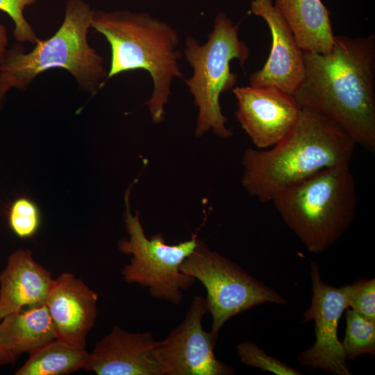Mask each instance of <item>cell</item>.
Listing matches in <instances>:
<instances>
[{"label": "cell", "mask_w": 375, "mask_h": 375, "mask_svg": "<svg viewBox=\"0 0 375 375\" xmlns=\"http://www.w3.org/2000/svg\"><path fill=\"white\" fill-rule=\"evenodd\" d=\"M237 100L235 116L256 147L270 148L293 128L301 107L292 94L274 87H234Z\"/></svg>", "instance_id": "cell-11"}, {"label": "cell", "mask_w": 375, "mask_h": 375, "mask_svg": "<svg viewBox=\"0 0 375 375\" xmlns=\"http://www.w3.org/2000/svg\"><path fill=\"white\" fill-rule=\"evenodd\" d=\"M180 270L206 288V306L212 319L210 331L217 338L224 324L238 314L265 303L287 304L278 292L199 239Z\"/></svg>", "instance_id": "cell-8"}, {"label": "cell", "mask_w": 375, "mask_h": 375, "mask_svg": "<svg viewBox=\"0 0 375 375\" xmlns=\"http://www.w3.org/2000/svg\"><path fill=\"white\" fill-rule=\"evenodd\" d=\"M9 37L6 26L0 23V62H1L7 49Z\"/></svg>", "instance_id": "cell-25"}, {"label": "cell", "mask_w": 375, "mask_h": 375, "mask_svg": "<svg viewBox=\"0 0 375 375\" xmlns=\"http://www.w3.org/2000/svg\"><path fill=\"white\" fill-rule=\"evenodd\" d=\"M53 281L30 250L14 251L0 274V320L23 308L45 303Z\"/></svg>", "instance_id": "cell-15"}, {"label": "cell", "mask_w": 375, "mask_h": 375, "mask_svg": "<svg viewBox=\"0 0 375 375\" xmlns=\"http://www.w3.org/2000/svg\"><path fill=\"white\" fill-rule=\"evenodd\" d=\"M290 132L274 146L247 149L242 159V184L261 202L327 168L349 164L356 145L324 116L301 108Z\"/></svg>", "instance_id": "cell-2"}, {"label": "cell", "mask_w": 375, "mask_h": 375, "mask_svg": "<svg viewBox=\"0 0 375 375\" xmlns=\"http://www.w3.org/2000/svg\"><path fill=\"white\" fill-rule=\"evenodd\" d=\"M305 77L293 95L356 144L375 151V36L335 35L326 54L304 53Z\"/></svg>", "instance_id": "cell-1"}, {"label": "cell", "mask_w": 375, "mask_h": 375, "mask_svg": "<svg viewBox=\"0 0 375 375\" xmlns=\"http://www.w3.org/2000/svg\"><path fill=\"white\" fill-rule=\"evenodd\" d=\"M38 0H0V10L6 13L14 24L12 31L15 40L19 43L28 42L36 44L40 39L34 29L26 20L24 10Z\"/></svg>", "instance_id": "cell-23"}, {"label": "cell", "mask_w": 375, "mask_h": 375, "mask_svg": "<svg viewBox=\"0 0 375 375\" xmlns=\"http://www.w3.org/2000/svg\"><path fill=\"white\" fill-rule=\"evenodd\" d=\"M129 190L125 194V227L128 240L118 242L119 250L131 255L129 264L124 266L121 274L128 283L147 288L153 299L179 305L183 293L190 288L196 279L180 270L183 260L193 251L198 238L168 244L160 233L148 238L140 220L139 213L133 215L128 201Z\"/></svg>", "instance_id": "cell-7"}, {"label": "cell", "mask_w": 375, "mask_h": 375, "mask_svg": "<svg viewBox=\"0 0 375 375\" xmlns=\"http://www.w3.org/2000/svg\"><path fill=\"white\" fill-rule=\"evenodd\" d=\"M151 332L132 333L115 326L96 343L84 367L98 375H164Z\"/></svg>", "instance_id": "cell-14"}, {"label": "cell", "mask_w": 375, "mask_h": 375, "mask_svg": "<svg viewBox=\"0 0 375 375\" xmlns=\"http://www.w3.org/2000/svg\"><path fill=\"white\" fill-rule=\"evenodd\" d=\"M251 11L269 28L272 46L263 67L249 78V85L274 87L294 95L305 77L304 52L273 0H253Z\"/></svg>", "instance_id": "cell-12"}, {"label": "cell", "mask_w": 375, "mask_h": 375, "mask_svg": "<svg viewBox=\"0 0 375 375\" xmlns=\"http://www.w3.org/2000/svg\"><path fill=\"white\" fill-rule=\"evenodd\" d=\"M94 11L83 0H67L64 19L53 35L40 40L30 51L21 44L8 49L0 72L11 74L18 90H26L42 73L66 70L82 91L94 95L108 81L103 57L88 42Z\"/></svg>", "instance_id": "cell-5"}, {"label": "cell", "mask_w": 375, "mask_h": 375, "mask_svg": "<svg viewBox=\"0 0 375 375\" xmlns=\"http://www.w3.org/2000/svg\"><path fill=\"white\" fill-rule=\"evenodd\" d=\"M8 219L12 232L22 239L32 237L40 224V212L38 206L26 197H19L10 205Z\"/></svg>", "instance_id": "cell-20"}, {"label": "cell", "mask_w": 375, "mask_h": 375, "mask_svg": "<svg viewBox=\"0 0 375 375\" xmlns=\"http://www.w3.org/2000/svg\"><path fill=\"white\" fill-rule=\"evenodd\" d=\"M56 339L54 324L45 303L23 308L0 320V341L16 359Z\"/></svg>", "instance_id": "cell-17"}, {"label": "cell", "mask_w": 375, "mask_h": 375, "mask_svg": "<svg viewBox=\"0 0 375 375\" xmlns=\"http://www.w3.org/2000/svg\"><path fill=\"white\" fill-rule=\"evenodd\" d=\"M18 90V84L13 76L6 72H0V112L2 110L10 90Z\"/></svg>", "instance_id": "cell-24"}, {"label": "cell", "mask_w": 375, "mask_h": 375, "mask_svg": "<svg viewBox=\"0 0 375 375\" xmlns=\"http://www.w3.org/2000/svg\"><path fill=\"white\" fill-rule=\"evenodd\" d=\"M271 202L307 250L321 254L345 233L356 215L350 165L323 169L281 190Z\"/></svg>", "instance_id": "cell-4"}, {"label": "cell", "mask_w": 375, "mask_h": 375, "mask_svg": "<svg viewBox=\"0 0 375 375\" xmlns=\"http://www.w3.org/2000/svg\"><path fill=\"white\" fill-rule=\"evenodd\" d=\"M237 354L240 361L247 365L258 367L276 375H301L299 371L280 360L267 355L256 343L245 341L238 344Z\"/></svg>", "instance_id": "cell-21"}, {"label": "cell", "mask_w": 375, "mask_h": 375, "mask_svg": "<svg viewBox=\"0 0 375 375\" xmlns=\"http://www.w3.org/2000/svg\"><path fill=\"white\" fill-rule=\"evenodd\" d=\"M312 298L302 322H315V341L297 356V362L310 372L324 370L334 375H350L349 365L338 336L339 320L348 308L343 287L326 283L319 265L310 261Z\"/></svg>", "instance_id": "cell-10"}, {"label": "cell", "mask_w": 375, "mask_h": 375, "mask_svg": "<svg viewBox=\"0 0 375 375\" xmlns=\"http://www.w3.org/2000/svg\"><path fill=\"white\" fill-rule=\"evenodd\" d=\"M208 312L206 299L193 297L184 319L162 340L157 341L155 354L164 375H231L235 369L215 354L217 338L203 328Z\"/></svg>", "instance_id": "cell-9"}, {"label": "cell", "mask_w": 375, "mask_h": 375, "mask_svg": "<svg viewBox=\"0 0 375 375\" xmlns=\"http://www.w3.org/2000/svg\"><path fill=\"white\" fill-rule=\"evenodd\" d=\"M346 330L342 344L347 360L358 356L375 355V322L369 321L355 310L345 312Z\"/></svg>", "instance_id": "cell-19"}, {"label": "cell", "mask_w": 375, "mask_h": 375, "mask_svg": "<svg viewBox=\"0 0 375 375\" xmlns=\"http://www.w3.org/2000/svg\"><path fill=\"white\" fill-rule=\"evenodd\" d=\"M92 28L109 43L108 80L119 74L145 70L153 92L147 106L154 123H160L175 78H183L179 66V37L173 26L144 12L94 10Z\"/></svg>", "instance_id": "cell-3"}, {"label": "cell", "mask_w": 375, "mask_h": 375, "mask_svg": "<svg viewBox=\"0 0 375 375\" xmlns=\"http://www.w3.org/2000/svg\"><path fill=\"white\" fill-rule=\"evenodd\" d=\"M98 294L70 272L53 279L46 301L56 339L71 347L85 349L87 336L97 315Z\"/></svg>", "instance_id": "cell-13"}, {"label": "cell", "mask_w": 375, "mask_h": 375, "mask_svg": "<svg viewBox=\"0 0 375 375\" xmlns=\"http://www.w3.org/2000/svg\"><path fill=\"white\" fill-rule=\"evenodd\" d=\"M85 349L67 345L57 339L30 353L16 375H65L84 369L89 357Z\"/></svg>", "instance_id": "cell-18"}, {"label": "cell", "mask_w": 375, "mask_h": 375, "mask_svg": "<svg viewBox=\"0 0 375 375\" xmlns=\"http://www.w3.org/2000/svg\"><path fill=\"white\" fill-rule=\"evenodd\" d=\"M239 24L219 12L204 44L191 36L185 40L184 56L193 74L185 82L198 108L197 137L210 131L220 138L232 135L226 126L228 119L222 113L219 98L237 83V75L231 72V62L237 59L243 66L249 56L248 47L239 38Z\"/></svg>", "instance_id": "cell-6"}, {"label": "cell", "mask_w": 375, "mask_h": 375, "mask_svg": "<svg viewBox=\"0 0 375 375\" xmlns=\"http://www.w3.org/2000/svg\"><path fill=\"white\" fill-rule=\"evenodd\" d=\"M342 287L348 307L375 322V278L360 279Z\"/></svg>", "instance_id": "cell-22"}, {"label": "cell", "mask_w": 375, "mask_h": 375, "mask_svg": "<svg viewBox=\"0 0 375 375\" xmlns=\"http://www.w3.org/2000/svg\"><path fill=\"white\" fill-rule=\"evenodd\" d=\"M17 359L1 344L0 341V366L13 364Z\"/></svg>", "instance_id": "cell-26"}, {"label": "cell", "mask_w": 375, "mask_h": 375, "mask_svg": "<svg viewBox=\"0 0 375 375\" xmlns=\"http://www.w3.org/2000/svg\"><path fill=\"white\" fill-rule=\"evenodd\" d=\"M304 53L326 54L333 46L330 12L321 0H273Z\"/></svg>", "instance_id": "cell-16"}]
</instances>
